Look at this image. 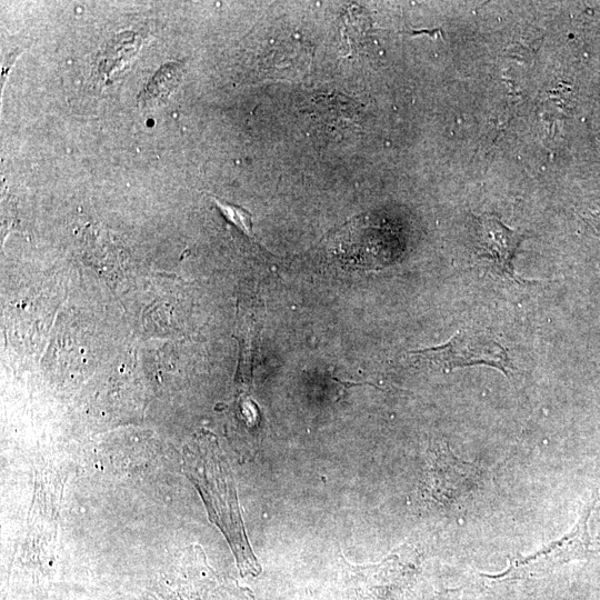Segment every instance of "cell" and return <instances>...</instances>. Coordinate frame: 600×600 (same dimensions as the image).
Listing matches in <instances>:
<instances>
[{
  "label": "cell",
  "instance_id": "obj_1",
  "mask_svg": "<svg viewBox=\"0 0 600 600\" xmlns=\"http://www.w3.org/2000/svg\"><path fill=\"white\" fill-rule=\"evenodd\" d=\"M183 470L200 492L209 518L228 540L241 573H259L260 566L246 536L234 482L213 434L201 432L184 447Z\"/></svg>",
  "mask_w": 600,
  "mask_h": 600
},
{
  "label": "cell",
  "instance_id": "obj_2",
  "mask_svg": "<svg viewBox=\"0 0 600 600\" xmlns=\"http://www.w3.org/2000/svg\"><path fill=\"white\" fill-rule=\"evenodd\" d=\"M446 371L458 367L486 364L502 371L509 378L514 371L507 350L490 336L463 329L442 346L410 351Z\"/></svg>",
  "mask_w": 600,
  "mask_h": 600
},
{
  "label": "cell",
  "instance_id": "obj_3",
  "mask_svg": "<svg viewBox=\"0 0 600 600\" xmlns=\"http://www.w3.org/2000/svg\"><path fill=\"white\" fill-rule=\"evenodd\" d=\"M590 513L591 507L582 513L576 527L561 539L552 541L532 556L512 560L504 572L489 577L494 579L530 577L540 574L556 564L586 557L591 543L588 532Z\"/></svg>",
  "mask_w": 600,
  "mask_h": 600
},
{
  "label": "cell",
  "instance_id": "obj_4",
  "mask_svg": "<svg viewBox=\"0 0 600 600\" xmlns=\"http://www.w3.org/2000/svg\"><path fill=\"white\" fill-rule=\"evenodd\" d=\"M477 221L478 257L486 258L497 273L521 282L513 269L512 260L521 241V236L509 229L494 217H480Z\"/></svg>",
  "mask_w": 600,
  "mask_h": 600
},
{
  "label": "cell",
  "instance_id": "obj_5",
  "mask_svg": "<svg viewBox=\"0 0 600 600\" xmlns=\"http://www.w3.org/2000/svg\"><path fill=\"white\" fill-rule=\"evenodd\" d=\"M271 73L281 78H296L304 73L310 64V57L306 48L299 43L293 46H280L273 52L271 60Z\"/></svg>",
  "mask_w": 600,
  "mask_h": 600
},
{
  "label": "cell",
  "instance_id": "obj_6",
  "mask_svg": "<svg viewBox=\"0 0 600 600\" xmlns=\"http://www.w3.org/2000/svg\"><path fill=\"white\" fill-rule=\"evenodd\" d=\"M178 68L174 64H167L161 68L150 81L146 91L141 93L139 100L141 103L150 104L154 101L166 98L177 86L179 80Z\"/></svg>",
  "mask_w": 600,
  "mask_h": 600
},
{
  "label": "cell",
  "instance_id": "obj_7",
  "mask_svg": "<svg viewBox=\"0 0 600 600\" xmlns=\"http://www.w3.org/2000/svg\"><path fill=\"white\" fill-rule=\"evenodd\" d=\"M223 217L247 234L252 232L251 214L243 208L214 199Z\"/></svg>",
  "mask_w": 600,
  "mask_h": 600
}]
</instances>
